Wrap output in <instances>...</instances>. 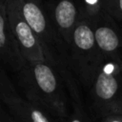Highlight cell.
I'll list each match as a JSON object with an SVG mask.
<instances>
[{
    "label": "cell",
    "instance_id": "2e32d148",
    "mask_svg": "<svg viewBox=\"0 0 122 122\" xmlns=\"http://www.w3.org/2000/svg\"><path fill=\"white\" fill-rule=\"evenodd\" d=\"M121 31H122V27H121Z\"/></svg>",
    "mask_w": 122,
    "mask_h": 122
},
{
    "label": "cell",
    "instance_id": "4fadbf2b",
    "mask_svg": "<svg viewBox=\"0 0 122 122\" xmlns=\"http://www.w3.org/2000/svg\"><path fill=\"white\" fill-rule=\"evenodd\" d=\"M108 13L117 22L122 23V0H109Z\"/></svg>",
    "mask_w": 122,
    "mask_h": 122
},
{
    "label": "cell",
    "instance_id": "3957f363",
    "mask_svg": "<svg viewBox=\"0 0 122 122\" xmlns=\"http://www.w3.org/2000/svg\"><path fill=\"white\" fill-rule=\"evenodd\" d=\"M15 4L39 39L46 61L58 71L70 69L69 48L51 23L43 0H14Z\"/></svg>",
    "mask_w": 122,
    "mask_h": 122
},
{
    "label": "cell",
    "instance_id": "8fae6325",
    "mask_svg": "<svg viewBox=\"0 0 122 122\" xmlns=\"http://www.w3.org/2000/svg\"><path fill=\"white\" fill-rule=\"evenodd\" d=\"M80 17L92 18L101 13H108L109 0H75Z\"/></svg>",
    "mask_w": 122,
    "mask_h": 122
},
{
    "label": "cell",
    "instance_id": "ba28073f",
    "mask_svg": "<svg viewBox=\"0 0 122 122\" xmlns=\"http://www.w3.org/2000/svg\"><path fill=\"white\" fill-rule=\"evenodd\" d=\"M0 62L14 72H18L27 63L9 23L7 0H0Z\"/></svg>",
    "mask_w": 122,
    "mask_h": 122
},
{
    "label": "cell",
    "instance_id": "7c38bea8",
    "mask_svg": "<svg viewBox=\"0 0 122 122\" xmlns=\"http://www.w3.org/2000/svg\"><path fill=\"white\" fill-rule=\"evenodd\" d=\"M16 96H20V94L0 62V101L4 102L9 98Z\"/></svg>",
    "mask_w": 122,
    "mask_h": 122
},
{
    "label": "cell",
    "instance_id": "277c9868",
    "mask_svg": "<svg viewBox=\"0 0 122 122\" xmlns=\"http://www.w3.org/2000/svg\"><path fill=\"white\" fill-rule=\"evenodd\" d=\"M69 54L71 71L81 85L90 89L104 57L96 45L89 18L80 17L75 26Z\"/></svg>",
    "mask_w": 122,
    "mask_h": 122
},
{
    "label": "cell",
    "instance_id": "5bb4252c",
    "mask_svg": "<svg viewBox=\"0 0 122 122\" xmlns=\"http://www.w3.org/2000/svg\"><path fill=\"white\" fill-rule=\"evenodd\" d=\"M0 122H17L2 101H0Z\"/></svg>",
    "mask_w": 122,
    "mask_h": 122
},
{
    "label": "cell",
    "instance_id": "8992f818",
    "mask_svg": "<svg viewBox=\"0 0 122 122\" xmlns=\"http://www.w3.org/2000/svg\"><path fill=\"white\" fill-rule=\"evenodd\" d=\"M89 19L96 45L104 59H122V31L118 22L109 13H101Z\"/></svg>",
    "mask_w": 122,
    "mask_h": 122
},
{
    "label": "cell",
    "instance_id": "9a60e30c",
    "mask_svg": "<svg viewBox=\"0 0 122 122\" xmlns=\"http://www.w3.org/2000/svg\"><path fill=\"white\" fill-rule=\"evenodd\" d=\"M96 122H122V114L121 113L108 114Z\"/></svg>",
    "mask_w": 122,
    "mask_h": 122
},
{
    "label": "cell",
    "instance_id": "6da1fadb",
    "mask_svg": "<svg viewBox=\"0 0 122 122\" xmlns=\"http://www.w3.org/2000/svg\"><path fill=\"white\" fill-rule=\"evenodd\" d=\"M17 82L25 98L48 111L56 122H67L71 108L59 71L47 61L27 62L18 71Z\"/></svg>",
    "mask_w": 122,
    "mask_h": 122
},
{
    "label": "cell",
    "instance_id": "7a4b0ae2",
    "mask_svg": "<svg viewBox=\"0 0 122 122\" xmlns=\"http://www.w3.org/2000/svg\"><path fill=\"white\" fill-rule=\"evenodd\" d=\"M89 90L87 109L93 122L108 114H122V59H104Z\"/></svg>",
    "mask_w": 122,
    "mask_h": 122
},
{
    "label": "cell",
    "instance_id": "9c48e42d",
    "mask_svg": "<svg viewBox=\"0 0 122 122\" xmlns=\"http://www.w3.org/2000/svg\"><path fill=\"white\" fill-rule=\"evenodd\" d=\"M3 103L17 122H56L48 111L25 97H11Z\"/></svg>",
    "mask_w": 122,
    "mask_h": 122
},
{
    "label": "cell",
    "instance_id": "5b68a950",
    "mask_svg": "<svg viewBox=\"0 0 122 122\" xmlns=\"http://www.w3.org/2000/svg\"><path fill=\"white\" fill-rule=\"evenodd\" d=\"M7 13L12 34L26 62L46 61L39 39L20 13L14 0H7Z\"/></svg>",
    "mask_w": 122,
    "mask_h": 122
},
{
    "label": "cell",
    "instance_id": "30bf717a",
    "mask_svg": "<svg viewBox=\"0 0 122 122\" xmlns=\"http://www.w3.org/2000/svg\"><path fill=\"white\" fill-rule=\"evenodd\" d=\"M71 101V113L67 122H93L87 106L85 105L79 87L71 88L68 91Z\"/></svg>",
    "mask_w": 122,
    "mask_h": 122
},
{
    "label": "cell",
    "instance_id": "52a82bcc",
    "mask_svg": "<svg viewBox=\"0 0 122 122\" xmlns=\"http://www.w3.org/2000/svg\"><path fill=\"white\" fill-rule=\"evenodd\" d=\"M48 15L56 31L70 49L71 36L80 19L75 0H43Z\"/></svg>",
    "mask_w": 122,
    "mask_h": 122
}]
</instances>
